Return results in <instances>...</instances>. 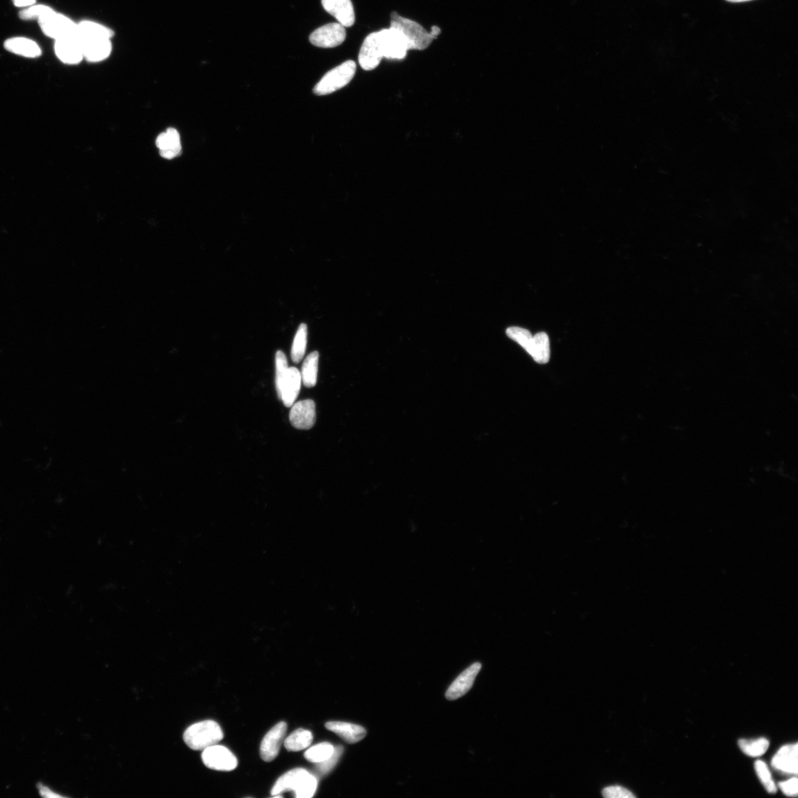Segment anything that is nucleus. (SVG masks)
<instances>
[{
  "mask_svg": "<svg viewBox=\"0 0 798 798\" xmlns=\"http://www.w3.org/2000/svg\"><path fill=\"white\" fill-rule=\"evenodd\" d=\"M113 31L92 21L77 25L76 37L81 45L84 58L90 63H99L108 58L113 49Z\"/></svg>",
  "mask_w": 798,
  "mask_h": 798,
  "instance_id": "nucleus-1",
  "label": "nucleus"
},
{
  "mask_svg": "<svg viewBox=\"0 0 798 798\" xmlns=\"http://www.w3.org/2000/svg\"><path fill=\"white\" fill-rule=\"evenodd\" d=\"M318 782L316 777L303 768L291 770L281 777L274 784L272 789V796L291 791L297 798H311L316 791Z\"/></svg>",
  "mask_w": 798,
  "mask_h": 798,
  "instance_id": "nucleus-2",
  "label": "nucleus"
},
{
  "mask_svg": "<svg viewBox=\"0 0 798 798\" xmlns=\"http://www.w3.org/2000/svg\"><path fill=\"white\" fill-rule=\"evenodd\" d=\"M224 737V732L216 722L206 720L190 726L184 733L186 745L193 750L203 751L217 745Z\"/></svg>",
  "mask_w": 798,
  "mask_h": 798,
  "instance_id": "nucleus-3",
  "label": "nucleus"
},
{
  "mask_svg": "<svg viewBox=\"0 0 798 798\" xmlns=\"http://www.w3.org/2000/svg\"><path fill=\"white\" fill-rule=\"evenodd\" d=\"M390 27L397 29L403 36L408 51H423L432 43L433 38L420 24L413 20L399 15L397 12L391 14Z\"/></svg>",
  "mask_w": 798,
  "mask_h": 798,
  "instance_id": "nucleus-4",
  "label": "nucleus"
},
{
  "mask_svg": "<svg viewBox=\"0 0 798 798\" xmlns=\"http://www.w3.org/2000/svg\"><path fill=\"white\" fill-rule=\"evenodd\" d=\"M356 71V63L353 60H348L328 72L315 86L314 93L325 95L343 88L351 82Z\"/></svg>",
  "mask_w": 798,
  "mask_h": 798,
  "instance_id": "nucleus-5",
  "label": "nucleus"
},
{
  "mask_svg": "<svg viewBox=\"0 0 798 798\" xmlns=\"http://www.w3.org/2000/svg\"><path fill=\"white\" fill-rule=\"evenodd\" d=\"M38 22L43 32L55 41L76 36L77 24L63 14L53 11Z\"/></svg>",
  "mask_w": 798,
  "mask_h": 798,
  "instance_id": "nucleus-6",
  "label": "nucleus"
},
{
  "mask_svg": "<svg viewBox=\"0 0 798 798\" xmlns=\"http://www.w3.org/2000/svg\"><path fill=\"white\" fill-rule=\"evenodd\" d=\"M202 761L210 770L222 772H231L238 766L237 757L227 747L213 745L202 752Z\"/></svg>",
  "mask_w": 798,
  "mask_h": 798,
  "instance_id": "nucleus-7",
  "label": "nucleus"
},
{
  "mask_svg": "<svg viewBox=\"0 0 798 798\" xmlns=\"http://www.w3.org/2000/svg\"><path fill=\"white\" fill-rule=\"evenodd\" d=\"M384 58L392 60L404 59L408 49L400 32L390 27L378 31Z\"/></svg>",
  "mask_w": 798,
  "mask_h": 798,
  "instance_id": "nucleus-8",
  "label": "nucleus"
},
{
  "mask_svg": "<svg viewBox=\"0 0 798 798\" xmlns=\"http://www.w3.org/2000/svg\"><path fill=\"white\" fill-rule=\"evenodd\" d=\"M346 38V27L341 24H330L314 31L309 40L312 45L324 48L342 45Z\"/></svg>",
  "mask_w": 798,
  "mask_h": 798,
  "instance_id": "nucleus-9",
  "label": "nucleus"
},
{
  "mask_svg": "<svg viewBox=\"0 0 798 798\" xmlns=\"http://www.w3.org/2000/svg\"><path fill=\"white\" fill-rule=\"evenodd\" d=\"M384 58L378 31L370 33L364 40L358 54V63L365 71H370L380 65Z\"/></svg>",
  "mask_w": 798,
  "mask_h": 798,
  "instance_id": "nucleus-10",
  "label": "nucleus"
},
{
  "mask_svg": "<svg viewBox=\"0 0 798 798\" xmlns=\"http://www.w3.org/2000/svg\"><path fill=\"white\" fill-rule=\"evenodd\" d=\"M288 725L281 722L273 727L265 735L261 745V756L266 762H271L279 755L284 742Z\"/></svg>",
  "mask_w": 798,
  "mask_h": 798,
  "instance_id": "nucleus-11",
  "label": "nucleus"
},
{
  "mask_svg": "<svg viewBox=\"0 0 798 798\" xmlns=\"http://www.w3.org/2000/svg\"><path fill=\"white\" fill-rule=\"evenodd\" d=\"M292 426L299 430H310L316 423V405L311 399L294 403L289 414Z\"/></svg>",
  "mask_w": 798,
  "mask_h": 798,
  "instance_id": "nucleus-12",
  "label": "nucleus"
},
{
  "mask_svg": "<svg viewBox=\"0 0 798 798\" xmlns=\"http://www.w3.org/2000/svg\"><path fill=\"white\" fill-rule=\"evenodd\" d=\"M797 743L783 746L772 757L771 765L774 770L786 774L798 773Z\"/></svg>",
  "mask_w": 798,
  "mask_h": 798,
  "instance_id": "nucleus-13",
  "label": "nucleus"
},
{
  "mask_svg": "<svg viewBox=\"0 0 798 798\" xmlns=\"http://www.w3.org/2000/svg\"><path fill=\"white\" fill-rule=\"evenodd\" d=\"M55 53L60 61L68 65H76L84 58L83 51L76 36L55 41Z\"/></svg>",
  "mask_w": 798,
  "mask_h": 798,
  "instance_id": "nucleus-14",
  "label": "nucleus"
},
{
  "mask_svg": "<svg viewBox=\"0 0 798 798\" xmlns=\"http://www.w3.org/2000/svg\"><path fill=\"white\" fill-rule=\"evenodd\" d=\"M482 669V664L477 663L465 670L451 685L446 693L447 700H456L464 696L472 688L475 678Z\"/></svg>",
  "mask_w": 798,
  "mask_h": 798,
  "instance_id": "nucleus-15",
  "label": "nucleus"
},
{
  "mask_svg": "<svg viewBox=\"0 0 798 798\" xmlns=\"http://www.w3.org/2000/svg\"><path fill=\"white\" fill-rule=\"evenodd\" d=\"M324 9L346 28L353 26L355 11L351 0H322Z\"/></svg>",
  "mask_w": 798,
  "mask_h": 798,
  "instance_id": "nucleus-16",
  "label": "nucleus"
},
{
  "mask_svg": "<svg viewBox=\"0 0 798 798\" xmlns=\"http://www.w3.org/2000/svg\"><path fill=\"white\" fill-rule=\"evenodd\" d=\"M156 146L160 155L166 159H173L182 153L181 137L174 128H169L160 134L156 139Z\"/></svg>",
  "mask_w": 798,
  "mask_h": 798,
  "instance_id": "nucleus-17",
  "label": "nucleus"
},
{
  "mask_svg": "<svg viewBox=\"0 0 798 798\" xmlns=\"http://www.w3.org/2000/svg\"><path fill=\"white\" fill-rule=\"evenodd\" d=\"M302 384L301 373L297 368H289L283 384L281 400L286 408H291L296 400Z\"/></svg>",
  "mask_w": 798,
  "mask_h": 798,
  "instance_id": "nucleus-18",
  "label": "nucleus"
},
{
  "mask_svg": "<svg viewBox=\"0 0 798 798\" xmlns=\"http://www.w3.org/2000/svg\"><path fill=\"white\" fill-rule=\"evenodd\" d=\"M326 727L348 744L359 742L367 735V731L363 727L343 722H328L326 724Z\"/></svg>",
  "mask_w": 798,
  "mask_h": 798,
  "instance_id": "nucleus-19",
  "label": "nucleus"
},
{
  "mask_svg": "<svg viewBox=\"0 0 798 798\" xmlns=\"http://www.w3.org/2000/svg\"><path fill=\"white\" fill-rule=\"evenodd\" d=\"M5 48L9 52L26 58H37L42 54L41 48L33 40L25 37H14L5 42Z\"/></svg>",
  "mask_w": 798,
  "mask_h": 798,
  "instance_id": "nucleus-20",
  "label": "nucleus"
},
{
  "mask_svg": "<svg viewBox=\"0 0 798 798\" xmlns=\"http://www.w3.org/2000/svg\"><path fill=\"white\" fill-rule=\"evenodd\" d=\"M550 343L548 335L544 332L538 333L533 336L529 354L539 364H546L550 359Z\"/></svg>",
  "mask_w": 798,
  "mask_h": 798,
  "instance_id": "nucleus-21",
  "label": "nucleus"
},
{
  "mask_svg": "<svg viewBox=\"0 0 798 798\" xmlns=\"http://www.w3.org/2000/svg\"><path fill=\"white\" fill-rule=\"evenodd\" d=\"M314 737L311 731L298 729L286 738L284 745L289 752H299L307 749L313 742Z\"/></svg>",
  "mask_w": 798,
  "mask_h": 798,
  "instance_id": "nucleus-22",
  "label": "nucleus"
},
{
  "mask_svg": "<svg viewBox=\"0 0 798 798\" xmlns=\"http://www.w3.org/2000/svg\"><path fill=\"white\" fill-rule=\"evenodd\" d=\"M318 353H311L305 359L303 365L301 377L305 387L311 388L316 385L317 382Z\"/></svg>",
  "mask_w": 798,
  "mask_h": 798,
  "instance_id": "nucleus-23",
  "label": "nucleus"
},
{
  "mask_svg": "<svg viewBox=\"0 0 798 798\" xmlns=\"http://www.w3.org/2000/svg\"><path fill=\"white\" fill-rule=\"evenodd\" d=\"M307 326L301 324L298 328L291 348V358L294 363H299L304 357L307 347Z\"/></svg>",
  "mask_w": 798,
  "mask_h": 798,
  "instance_id": "nucleus-24",
  "label": "nucleus"
},
{
  "mask_svg": "<svg viewBox=\"0 0 798 798\" xmlns=\"http://www.w3.org/2000/svg\"><path fill=\"white\" fill-rule=\"evenodd\" d=\"M738 747L745 755L757 757L766 753L770 747V742L766 737L751 740H741L738 741Z\"/></svg>",
  "mask_w": 798,
  "mask_h": 798,
  "instance_id": "nucleus-25",
  "label": "nucleus"
},
{
  "mask_svg": "<svg viewBox=\"0 0 798 798\" xmlns=\"http://www.w3.org/2000/svg\"><path fill=\"white\" fill-rule=\"evenodd\" d=\"M335 747L330 743L323 742L309 748L304 754L306 760L311 763H321L333 754Z\"/></svg>",
  "mask_w": 798,
  "mask_h": 798,
  "instance_id": "nucleus-26",
  "label": "nucleus"
},
{
  "mask_svg": "<svg viewBox=\"0 0 798 798\" xmlns=\"http://www.w3.org/2000/svg\"><path fill=\"white\" fill-rule=\"evenodd\" d=\"M275 385L278 398H281L283 384L289 370L287 358L283 351H279L276 352L275 356Z\"/></svg>",
  "mask_w": 798,
  "mask_h": 798,
  "instance_id": "nucleus-27",
  "label": "nucleus"
},
{
  "mask_svg": "<svg viewBox=\"0 0 798 798\" xmlns=\"http://www.w3.org/2000/svg\"><path fill=\"white\" fill-rule=\"evenodd\" d=\"M755 770L767 792L770 794H776L777 789L767 764L760 760L755 762Z\"/></svg>",
  "mask_w": 798,
  "mask_h": 798,
  "instance_id": "nucleus-28",
  "label": "nucleus"
},
{
  "mask_svg": "<svg viewBox=\"0 0 798 798\" xmlns=\"http://www.w3.org/2000/svg\"><path fill=\"white\" fill-rule=\"evenodd\" d=\"M507 335L513 341L520 345L528 353L530 351L533 336L527 329L519 327H510L507 330Z\"/></svg>",
  "mask_w": 798,
  "mask_h": 798,
  "instance_id": "nucleus-29",
  "label": "nucleus"
},
{
  "mask_svg": "<svg viewBox=\"0 0 798 798\" xmlns=\"http://www.w3.org/2000/svg\"><path fill=\"white\" fill-rule=\"evenodd\" d=\"M54 11L51 8L43 5H33L20 11L19 17L24 20L41 19L46 15Z\"/></svg>",
  "mask_w": 798,
  "mask_h": 798,
  "instance_id": "nucleus-30",
  "label": "nucleus"
},
{
  "mask_svg": "<svg viewBox=\"0 0 798 798\" xmlns=\"http://www.w3.org/2000/svg\"><path fill=\"white\" fill-rule=\"evenodd\" d=\"M344 748L338 746L335 748L333 754L326 761L316 764V768L322 774L328 773L337 764L339 757L342 755Z\"/></svg>",
  "mask_w": 798,
  "mask_h": 798,
  "instance_id": "nucleus-31",
  "label": "nucleus"
},
{
  "mask_svg": "<svg viewBox=\"0 0 798 798\" xmlns=\"http://www.w3.org/2000/svg\"><path fill=\"white\" fill-rule=\"evenodd\" d=\"M602 794L606 798H635L632 792L621 786H611L605 788Z\"/></svg>",
  "mask_w": 798,
  "mask_h": 798,
  "instance_id": "nucleus-32",
  "label": "nucleus"
},
{
  "mask_svg": "<svg viewBox=\"0 0 798 798\" xmlns=\"http://www.w3.org/2000/svg\"><path fill=\"white\" fill-rule=\"evenodd\" d=\"M778 787L788 797H797L798 793V780L796 777L778 783Z\"/></svg>",
  "mask_w": 798,
  "mask_h": 798,
  "instance_id": "nucleus-33",
  "label": "nucleus"
},
{
  "mask_svg": "<svg viewBox=\"0 0 798 798\" xmlns=\"http://www.w3.org/2000/svg\"><path fill=\"white\" fill-rule=\"evenodd\" d=\"M37 789H38L39 794L44 797H65L63 795L54 792L42 782L37 784Z\"/></svg>",
  "mask_w": 798,
  "mask_h": 798,
  "instance_id": "nucleus-34",
  "label": "nucleus"
},
{
  "mask_svg": "<svg viewBox=\"0 0 798 798\" xmlns=\"http://www.w3.org/2000/svg\"><path fill=\"white\" fill-rule=\"evenodd\" d=\"M16 7H30L36 4V0H13Z\"/></svg>",
  "mask_w": 798,
  "mask_h": 798,
  "instance_id": "nucleus-35",
  "label": "nucleus"
},
{
  "mask_svg": "<svg viewBox=\"0 0 798 798\" xmlns=\"http://www.w3.org/2000/svg\"><path fill=\"white\" fill-rule=\"evenodd\" d=\"M441 32H442L441 28L435 26L432 28V31L430 33L432 37L435 39V38H437V36L439 34L441 33Z\"/></svg>",
  "mask_w": 798,
  "mask_h": 798,
  "instance_id": "nucleus-36",
  "label": "nucleus"
},
{
  "mask_svg": "<svg viewBox=\"0 0 798 798\" xmlns=\"http://www.w3.org/2000/svg\"><path fill=\"white\" fill-rule=\"evenodd\" d=\"M727 1L732 2V3H742V2L750 1V0H727Z\"/></svg>",
  "mask_w": 798,
  "mask_h": 798,
  "instance_id": "nucleus-37",
  "label": "nucleus"
}]
</instances>
